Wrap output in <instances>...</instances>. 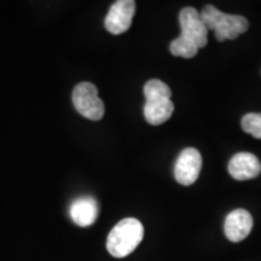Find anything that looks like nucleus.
Masks as SVG:
<instances>
[{"label": "nucleus", "instance_id": "10", "mask_svg": "<svg viewBox=\"0 0 261 261\" xmlns=\"http://www.w3.org/2000/svg\"><path fill=\"white\" fill-rule=\"evenodd\" d=\"M70 217L81 227L91 226L98 217L97 201L92 197H80L70 205Z\"/></svg>", "mask_w": 261, "mask_h": 261}, {"label": "nucleus", "instance_id": "6", "mask_svg": "<svg viewBox=\"0 0 261 261\" xmlns=\"http://www.w3.org/2000/svg\"><path fill=\"white\" fill-rule=\"evenodd\" d=\"M202 167V156L198 150L194 148L184 149L179 155L174 166V177L179 184H194L197 180Z\"/></svg>", "mask_w": 261, "mask_h": 261}, {"label": "nucleus", "instance_id": "11", "mask_svg": "<svg viewBox=\"0 0 261 261\" xmlns=\"http://www.w3.org/2000/svg\"><path fill=\"white\" fill-rule=\"evenodd\" d=\"M171 54L175 57H182V58H192L197 55V52L200 48L196 46L195 44H192L187 39L182 37H178L171 42V46H169Z\"/></svg>", "mask_w": 261, "mask_h": 261}, {"label": "nucleus", "instance_id": "8", "mask_svg": "<svg viewBox=\"0 0 261 261\" xmlns=\"http://www.w3.org/2000/svg\"><path fill=\"white\" fill-rule=\"evenodd\" d=\"M228 173L236 180L256 178L261 173V163L250 152H238L228 162Z\"/></svg>", "mask_w": 261, "mask_h": 261}, {"label": "nucleus", "instance_id": "2", "mask_svg": "<svg viewBox=\"0 0 261 261\" xmlns=\"http://www.w3.org/2000/svg\"><path fill=\"white\" fill-rule=\"evenodd\" d=\"M144 237V227L135 218H126L116 224L107 240L108 252L114 257H125L135 252Z\"/></svg>", "mask_w": 261, "mask_h": 261}, {"label": "nucleus", "instance_id": "12", "mask_svg": "<svg viewBox=\"0 0 261 261\" xmlns=\"http://www.w3.org/2000/svg\"><path fill=\"white\" fill-rule=\"evenodd\" d=\"M241 125H242L244 132L248 135L253 136L256 139H261V114H247L242 119Z\"/></svg>", "mask_w": 261, "mask_h": 261}, {"label": "nucleus", "instance_id": "4", "mask_svg": "<svg viewBox=\"0 0 261 261\" xmlns=\"http://www.w3.org/2000/svg\"><path fill=\"white\" fill-rule=\"evenodd\" d=\"M75 109L86 119L98 121L104 115V103L98 96V90L91 83H80L73 91Z\"/></svg>", "mask_w": 261, "mask_h": 261}, {"label": "nucleus", "instance_id": "7", "mask_svg": "<svg viewBox=\"0 0 261 261\" xmlns=\"http://www.w3.org/2000/svg\"><path fill=\"white\" fill-rule=\"evenodd\" d=\"M136 12V3L133 0H119L115 2L108 12L104 25L112 34L119 35L128 31L132 24Z\"/></svg>", "mask_w": 261, "mask_h": 261}, {"label": "nucleus", "instance_id": "9", "mask_svg": "<svg viewBox=\"0 0 261 261\" xmlns=\"http://www.w3.org/2000/svg\"><path fill=\"white\" fill-rule=\"evenodd\" d=\"M253 228V218L246 210L232 211L226 217L224 230L231 242H241L248 237Z\"/></svg>", "mask_w": 261, "mask_h": 261}, {"label": "nucleus", "instance_id": "1", "mask_svg": "<svg viewBox=\"0 0 261 261\" xmlns=\"http://www.w3.org/2000/svg\"><path fill=\"white\" fill-rule=\"evenodd\" d=\"M145 106L144 116L150 125L159 126L165 123L174 112V104L171 97L172 92L168 85L161 80H149L144 86Z\"/></svg>", "mask_w": 261, "mask_h": 261}, {"label": "nucleus", "instance_id": "3", "mask_svg": "<svg viewBox=\"0 0 261 261\" xmlns=\"http://www.w3.org/2000/svg\"><path fill=\"white\" fill-rule=\"evenodd\" d=\"M200 15L205 28L214 31L218 41H224L227 39L233 40L249 27L246 17L224 14L213 5L205 6Z\"/></svg>", "mask_w": 261, "mask_h": 261}, {"label": "nucleus", "instance_id": "5", "mask_svg": "<svg viewBox=\"0 0 261 261\" xmlns=\"http://www.w3.org/2000/svg\"><path fill=\"white\" fill-rule=\"evenodd\" d=\"M180 37L187 39L198 48L204 47L208 42V29L201 19V15L194 8H184L179 14Z\"/></svg>", "mask_w": 261, "mask_h": 261}]
</instances>
